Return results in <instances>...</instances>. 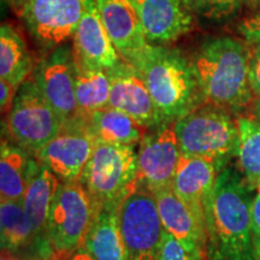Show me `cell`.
Wrapping results in <instances>:
<instances>
[{"label": "cell", "mask_w": 260, "mask_h": 260, "mask_svg": "<svg viewBox=\"0 0 260 260\" xmlns=\"http://www.w3.org/2000/svg\"><path fill=\"white\" fill-rule=\"evenodd\" d=\"M0 226L2 249L14 252L35 242L34 233L24 212L23 201L2 200Z\"/></svg>", "instance_id": "cell-26"}, {"label": "cell", "mask_w": 260, "mask_h": 260, "mask_svg": "<svg viewBox=\"0 0 260 260\" xmlns=\"http://www.w3.org/2000/svg\"><path fill=\"white\" fill-rule=\"evenodd\" d=\"M95 4L116 50L134 64L149 47L133 0H95Z\"/></svg>", "instance_id": "cell-15"}, {"label": "cell", "mask_w": 260, "mask_h": 260, "mask_svg": "<svg viewBox=\"0 0 260 260\" xmlns=\"http://www.w3.org/2000/svg\"><path fill=\"white\" fill-rule=\"evenodd\" d=\"M251 48L232 38L205 41L190 59L205 104L230 113L251 106L254 94L249 84Z\"/></svg>", "instance_id": "cell-2"}, {"label": "cell", "mask_w": 260, "mask_h": 260, "mask_svg": "<svg viewBox=\"0 0 260 260\" xmlns=\"http://www.w3.org/2000/svg\"><path fill=\"white\" fill-rule=\"evenodd\" d=\"M133 65L151 93L162 126L205 104L190 59L180 51L149 45Z\"/></svg>", "instance_id": "cell-3"}, {"label": "cell", "mask_w": 260, "mask_h": 260, "mask_svg": "<svg viewBox=\"0 0 260 260\" xmlns=\"http://www.w3.org/2000/svg\"><path fill=\"white\" fill-rule=\"evenodd\" d=\"M256 191H258V193H260V186H259L258 188H256Z\"/></svg>", "instance_id": "cell-38"}, {"label": "cell", "mask_w": 260, "mask_h": 260, "mask_svg": "<svg viewBox=\"0 0 260 260\" xmlns=\"http://www.w3.org/2000/svg\"><path fill=\"white\" fill-rule=\"evenodd\" d=\"M38 160L29 158V153L9 140H2L0 149V193L2 200L23 201L29 180Z\"/></svg>", "instance_id": "cell-21"}, {"label": "cell", "mask_w": 260, "mask_h": 260, "mask_svg": "<svg viewBox=\"0 0 260 260\" xmlns=\"http://www.w3.org/2000/svg\"><path fill=\"white\" fill-rule=\"evenodd\" d=\"M146 40L153 46H167L189 32L194 14L184 0H133Z\"/></svg>", "instance_id": "cell-14"}, {"label": "cell", "mask_w": 260, "mask_h": 260, "mask_svg": "<svg viewBox=\"0 0 260 260\" xmlns=\"http://www.w3.org/2000/svg\"><path fill=\"white\" fill-rule=\"evenodd\" d=\"M253 190L235 169L219 172L205 206L209 260H256L251 233Z\"/></svg>", "instance_id": "cell-1"}, {"label": "cell", "mask_w": 260, "mask_h": 260, "mask_svg": "<svg viewBox=\"0 0 260 260\" xmlns=\"http://www.w3.org/2000/svg\"><path fill=\"white\" fill-rule=\"evenodd\" d=\"M174 128L183 155L209 159L220 170L236 155L239 128L226 110L203 104L174 123Z\"/></svg>", "instance_id": "cell-6"}, {"label": "cell", "mask_w": 260, "mask_h": 260, "mask_svg": "<svg viewBox=\"0 0 260 260\" xmlns=\"http://www.w3.org/2000/svg\"><path fill=\"white\" fill-rule=\"evenodd\" d=\"M61 128L59 116L39 89L34 77H29L19 86L14 106L6 115V136L12 144L35 155Z\"/></svg>", "instance_id": "cell-7"}, {"label": "cell", "mask_w": 260, "mask_h": 260, "mask_svg": "<svg viewBox=\"0 0 260 260\" xmlns=\"http://www.w3.org/2000/svg\"><path fill=\"white\" fill-rule=\"evenodd\" d=\"M79 182L95 213L102 210L118 211L125 198L139 186L135 146L96 144Z\"/></svg>", "instance_id": "cell-4"}, {"label": "cell", "mask_w": 260, "mask_h": 260, "mask_svg": "<svg viewBox=\"0 0 260 260\" xmlns=\"http://www.w3.org/2000/svg\"><path fill=\"white\" fill-rule=\"evenodd\" d=\"M251 233L256 260H260V193L254 197L251 210Z\"/></svg>", "instance_id": "cell-30"}, {"label": "cell", "mask_w": 260, "mask_h": 260, "mask_svg": "<svg viewBox=\"0 0 260 260\" xmlns=\"http://www.w3.org/2000/svg\"><path fill=\"white\" fill-rule=\"evenodd\" d=\"M249 109V113H251L253 119H255L256 122L260 123V98H254L253 103L251 104V106L248 107Z\"/></svg>", "instance_id": "cell-34"}, {"label": "cell", "mask_w": 260, "mask_h": 260, "mask_svg": "<svg viewBox=\"0 0 260 260\" xmlns=\"http://www.w3.org/2000/svg\"><path fill=\"white\" fill-rule=\"evenodd\" d=\"M18 88L5 80H0V110L2 115H8L14 106Z\"/></svg>", "instance_id": "cell-32"}, {"label": "cell", "mask_w": 260, "mask_h": 260, "mask_svg": "<svg viewBox=\"0 0 260 260\" xmlns=\"http://www.w3.org/2000/svg\"><path fill=\"white\" fill-rule=\"evenodd\" d=\"M118 211L102 210L95 214L83 247L95 260H126L118 225Z\"/></svg>", "instance_id": "cell-23"}, {"label": "cell", "mask_w": 260, "mask_h": 260, "mask_svg": "<svg viewBox=\"0 0 260 260\" xmlns=\"http://www.w3.org/2000/svg\"><path fill=\"white\" fill-rule=\"evenodd\" d=\"M222 171L216 162L199 157L181 155L172 189L205 224V206Z\"/></svg>", "instance_id": "cell-17"}, {"label": "cell", "mask_w": 260, "mask_h": 260, "mask_svg": "<svg viewBox=\"0 0 260 260\" xmlns=\"http://www.w3.org/2000/svg\"><path fill=\"white\" fill-rule=\"evenodd\" d=\"M2 260H22L16 256L11 251L8 249H2Z\"/></svg>", "instance_id": "cell-36"}, {"label": "cell", "mask_w": 260, "mask_h": 260, "mask_svg": "<svg viewBox=\"0 0 260 260\" xmlns=\"http://www.w3.org/2000/svg\"><path fill=\"white\" fill-rule=\"evenodd\" d=\"M181 155L174 124L164 125L146 135L138 152L140 183L152 193L172 187Z\"/></svg>", "instance_id": "cell-12"}, {"label": "cell", "mask_w": 260, "mask_h": 260, "mask_svg": "<svg viewBox=\"0 0 260 260\" xmlns=\"http://www.w3.org/2000/svg\"><path fill=\"white\" fill-rule=\"evenodd\" d=\"M111 83L109 106L126 113L148 130L161 128V119L139 71L124 59L106 70Z\"/></svg>", "instance_id": "cell-13"}, {"label": "cell", "mask_w": 260, "mask_h": 260, "mask_svg": "<svg viewBox=\"0 0 260 260\" xmlns=\"http://www.w3.org/2000/svg\"><path fill=\"white\" fill-rule=\"evenodd\" d=\"M95 214L79 181L60 183L51 204L40 260H69L83 247Z\"/></svg>", "instance_id": "cell-5"}, {"label": "cell", "mask_w": 260, "mask_h": 260, "mask_svg": "<svg viewBox=\"0 0 260 260\" xmlns=\"http://www.w3.org/2000/svg\"><path fill=\"white\" fill-rule=\"evenodd\" d=\"M162 226L187 251L206 254V228L172 187L154 191ZM207 255V254H206Z\"/></svg>", "instance_id": "cell-18"}, {"label": "cell", "mask_w": 260, "mask_h": 260, "mask_svg": "<svg viewBox=\"0 0 260 260\" xmlns=\"http://www.w3.org/2000/svg\"><path fill=\"white\" fill-rule=\"evenodd\" d=\"M6 4H8L10 8H11L18 16H22V12H23L24 6L27 4L28 0H5Z\"/></svg>", "instance_id": "cell-33"}, {"label": "cell", "mask_w": 260, "mask_h": 260, "mask_svg": "<svg viewBox=\"0 0 260 260\" xmlns=\"http://www.w3.org/2000/svg\"><path fill=\"white\" fill-rule=\"evenodd\" d=\"M237 162L247 183L256 190L260 186V123L252 117H239Z\"/></svg>", "instance_id": "cell-25"}, {"label": "cell", "mask_w": 260, "mask_h": 260, "mask_svg": "<svg viewBox=\"0 0 260 260\" xmlns=\"http://www.w3.org/2000/svg\"><path fill=\"white\" fill-rule=\"evenodd\" d=\"M74 59L98 69L110 70L123 58L104 27L95 0H84V11L73 38Z\"/></svg>", "instance_id": "cell-16"}, {"label": "cell", "mask_w": 260, "mask_h": 260, "mask_svg": "<svg viewBox=\"0 0 260 260\" xmlns=\"http://www.w3.org/2000/svg\"><path fill=\"white\" fill-rule=\"evenodd\" d=\"M96 144L86 117L81 116L64 124L59 134L35 154V159L50 169L61 183L79 181Z\"/></svg>", "instance_id": "cell-9"}, {"label": "cell", "mask_w": 260, "mask_h": 260, "mask_svg": "<svg viewBox=\"0 0 260 260\" xmlns=\"http://www.w3.org/2000/svg\"><path fill=\"white\" fill-rule=\"evenodd\" d=\"M39 89L59 116L64 124L80 118L75 93V65L73 48L60 45L41 59L34 70Z\"/></svg>", "instance_id": "cell-10"}, {"label": "cell", "mask_w": 260, "mask_h": 260, "mask_svg": "<svg viewBox=\"0 0 260 260\" xmlns=\"http://www.w3.org/2000/svg\"><path fill=\"white\" fill-rule=\"evenodd\" d=\"M60 183L61 182L50 169L38 162V167L31 174L27 191L24 194V212L27 214L32 233H34V243L38 246L39 253L44 243L51 204L56 197Z\"/></svg>", "instance_id": "cell-19"}, {"label": "cell", "mask_w": 260, "mask_h": 260, "mask_svg": "<svg viewBox=\"0 0 260 260\" xmlns=\"http://www.w3.org/2000/svg\"><path fill=\"white\" fill-rule=\"evenodd\" d=\"M35 67L27 42L14 25L3 23L0 29V76L19 88L34 74Z\"/></svg>", "instance_id": "cell-22"}, {"label": "cell", "mask_w": 260, "mask_h": 260, "mask_svg": "<svg viewBox=\"0 0 260 260\" xmlns=\"http://www.w3.org/2000/svg\"><path fill=\"white\" fill-rule=\"evenodd\" d=\"M193 14L210 18H222L234 14L242 0H184Z\"/></svg>", "instance_id": "cell-27"}, {"label": "cell", "mask_w": 260, "mask_h": 260, "mask_svg": "<svg viewBox=\"0 0 260 260\" xmlns=\"http://www.w3.org/2000/svg\"><path fill=\"white\" fill-rule=\"evenodd\" d=\"M159 260H209L206 254L187 251L174 236L164 230Z\"/></svg>", "instance_id": "cell-28"}, {"label": "cell", "mask_w": 260, "mask_h": 260, "mask_svg": "<svg viewBox=\"0 0 260 260\" xmlns=\"http://www.w3.org/2000/svg\"><path fill=\"white\" fill-rule=\"evenodd\" d=\"M253 3H254V4H260V0H252Z\"/></svg>", "instance_id": "cell-37"}, {"label": "cell", "mask_w": 260, "mask_h": 260, "mask_svg": "<svg viewBox=\"0 0 260 260\" xmlns=\"http://www.w3.org/2000/svg\"><path fill=\"white\" fill-rule=\"evenodd\" d=\"M86 119L98 144L135 146L148 133V129L133 117L110 106L93 112Z\"/></svg>", "instance_id": "cell-20"}, {"label": "cell", "mask_w": 260, "mask_h": 260, "mask_svg": "<svg viewBox=\"0 0 260 260\" xmlns=\"http://www.w3.org/2000/svg\"><path fill=\"white\" fill-rule=\"evenodd\" d=\"M249 84L255 98H260V44L253 45L249 53Z\"/></svg>", "instance_id": "cell-29"}, {"label": "cell", "mask_w": 260, "mask_h": 260, "mask_svg": "<svg viewBox=\"0 0 260 260\" xmlns=\"http://www.w3.org/2000/svg\"><path fill=\"white\" fill-rule=\"evenodd\" d=\"M75 65V93L80 116L87 117L93 112L109 107L111 83L107 71L79 63Z\"/></svg>", "instance_id": "cell-24"}, {"label": "cell", "mask_w": 260, "mask_h": 260, "mask_svg": "<svg viewBox=\"0 0 260 260\" xmlns=\"http://www.w3.org/2000/svg\"><path fill=\"white\" fill-rule=\"evenodd\" d=\"M69 260H95L92 255L87 252V249L84 247H81L80 249H77L76 252L74 253L73 256Z\"/></svg>", "instance_id": "cell-35"}, {"label": "cell", "mask_w": 260, "mask_h": 260, "mask_svg": "<svg viewBox=\"0 0 260 260\" xmlns=\"http://www.w3.org/2000/svg\"><path fill=\"white\" fill-rule=\"evenodd\" d=\"M117 216L126 260H159L164 226L154 194L139 181Z\"/></svg>", "instance_id": "cell-8"}, {"label": "cell", "mask_w": 260, "mask_h": 260, "mask_svg": "<svg viewBox=\"0 0 260 260\" xmlns=\"http://www.w3.org/2000/svg\"><path fill=\"white\" fill-rule=\"evenodd\" d=\"M84 0H28L21 17L42 45L58 47L74 38Z\"/></svg>", "instance_id": "cell-11"}, {"label": "cell", "mask_w": 260, "mask_h": 260, "mask_svg": "<svg viewBox=\"0 0 260 260\" xmlns=\"http://www.w3.org/2000/svg\"><path fill=\"white\" fill-rule=\"evenodd\" d=\"M239 31L251 45L260 44V14L241 22L239 25Z\"/></svg>", "instance_id": "cell-31"}]
</instances>
